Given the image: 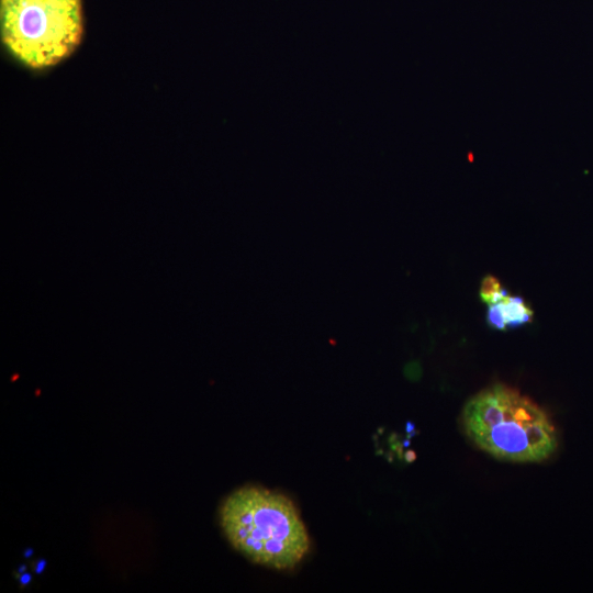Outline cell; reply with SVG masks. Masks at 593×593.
<instances>
[{"label":"cell","instance_id":"obj_1","mask_svg":"<svg viewBox=\"0 0 593 593\" xmlns=\"http://www.w3.org/2000/svg\"><path fill=\"white\" fill-rule=\"evenodd\" d=\"M217 517L228 544L253 563L290 570L309 552L307 529L293 502L282 493L240 486L222 501Z\"/></svg>","mask_w":593,"mask_h":593},{"label":"cell","instance_id":"obj_2","mask_svg":"<svg viewBox=\"0 0 593 593\" xmlns=\"http://www.w3.org/2000/svg\"><path fill=\"white\" fill-rule=\"evenodd\" d=\"M467 436L483 451L511 462H540L558 448L557 429L548 414L528 396L494 384L465 405Z\"/></svg>","mask_w":593,"mask_h":593},{"label":"cell","instance_id":"obj_3","mask_svg":"<svg viewBox=\"0 0 593 593\" xmlns=\"http://www.w3.org/2000/svg\"><path fill=\"white\" fill-rule=\"evenodd\" d=\"M1 38L31 68L69 56L81 41V0H0Z\"/></svg>","mask_w":593,"mask_h":593},{"label":"cell","instance_id":"obj_4","mask_svg":"<svg viewBox=\"0 0 593 593\" xmlns=\"http://www.w3.org/2000/svg\"><path fill=\"white\" fill-rule=\"evenodd\" d=\"M506 327L516 328L533 321L534 311L518 295L505 294L500 301Z\"/></svg>","mask_w":593,"mask_h":593},{"label":"cell","instance_id":"obj_5","mask_svg":"<svg viewBox=\"0 0 593 593\" xmlns=\"http://www.w3.org/2000/svg\"><path fill=\"white\" fill-rule=\"evenodd\" d=\"M507 293L495 276L486 275L482 278L479 295L483 303L489 305L499 302Z\"/></svg>","mask_w":593,"mask_h":593},{"label":"cell","instance_id":"obj_6","mask_svg":"<svg viewBox=\"0 0 593 593\" xmlns=\"http://www.w3.org/2000/svg\"><path fill=\"white\" fill-rule=\"evenodd\" d=\"M486 323L490 327L497 331H505L506 324L504 315L499 302L488 305L486 310Z\"/></svg>","mask_w":593,"mask_h":593}]
</instances>
